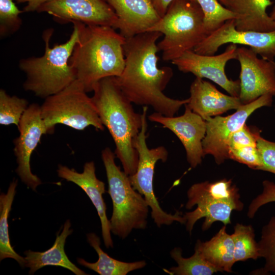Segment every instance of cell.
Returning <instances> with one entry per match:
<instances>
[{
    "label": "cell",
    "mask_w": 275,
    "mask_h": 275,
    "mask_svg": "<svg viewBox=\"0 0 275 275\" xmlns=\"http://www.w3.org/2000/svg\"><path fill=\"white\" fill-rule=\"evenodd\" d=\"M162 35L158 32H147L125 38V67L116 79L132 103L150 106L155 112L173 117L189 99H174L163 93L173 72L170 67H158L156 42Z\"/></svg>",
    "instance_id": "1"
},
{
    "label": "cell",
    "mask_w": 275,
    "mask_h": 275,
    "mask_svg": "<svg viewBox=\"0 0 275 275\" xmlns=\"http://www.w3.org/2000/svg\"><path fill=\"white\" fill-rule=\"evenodd\" d=\"M78 23L79 40L69 63L88 93L93 91L101 79L121 74L125 63V38L111 26Z\"/></svg>",
    "instance_id": "2"
},
{
    "label": "cell",
    "mask_w": 275,
    "mask_h": 275,
    "mask_svg": "<svg viewBox=\"0 0 275 275\" xmlns=\"http://www.w3.org/2000/svg\"><path fill=\"white\" fill-rule=\"evenodd\" d=\"M93 92L92 100L103 125L113 139L115 155L124 172L131 176L138 168L139 156L133 146V140L142 127V114L135 112L115 76L101 79Z\"/></svg>",
    "instance_id": "3"
},
{
    "label": "cell",
    "mask_w": 275,
    "mask_h": 275,
    "mask_svg": "<svg viewBox=\"0 0 275 275\" xmlns=\"http://www.w3.org/2000/svg\"><path fill=\"white\" fill-rule=\"evenodd\" d=\"M72 23L73 32L66 42L50 47L53 30H46L43 34L44 54L19 61V67L26 76L23 84L25 91L45 99L62 91L76 79L69 60L79 40V29L78 22Z\"/></svg>",
    "instance_id": "4"
},
{
    "label": "cell",
    "mask_w": 275,
    "mask_h": 275,
    "mask_svg": "<svg viewBox=\"0 0 275 275\" xmlns=\"http://www.w3.org/2000/svg\"><path fill=\"white\" fill-rule=\"evenodd\" d=\"M203 12L196 1L174 0L163 16L148 32L164 35L158 44L162 59L171 62L194 49L208 35Z\"/></svg>",
    "instance_id": "5"
},
{
    "label": "cell",
    "mask_w": 275,
    "mask_h": 275,
    "mask_svg": "<svg viewBox=\"0 0 275 275\" xmlns=\"http://www.w3.org/2000/svg\"><path fill=\"white\" fill-rule=\"evenodd\" d=\"M115 153L109 147L101 152L112 200L111 231L123 239L133 229L144 230L147 226L149 206L144 197L135 190L129 176L115 163Z\"/></svg>",
    "instance_id": "6"
},
{
    "label": "cell",
    "mask_w": 275,
    "mask_h": 275,
    "mask_svg": "<svg viewBox=\"0 0 275 275\" xmlns=\"http://www.w3.org/2000/svg\"><path fill=\"white\" fill-rule=\"evenodd\" d=\"M238 191L231 179L192 185L187 192L185 208L190 209L196 205L197 207L184 215L186 230L191 234L195 223L203 217V231L209 229L215 222H221L225 226L231 224L232 211H240L244 207Z\"/></svg>",
    "instance_id": "7"
},
{
    "label": "cell",
    "mask_w": 275,
    "mask_h": 275,
    "mask_svg": "<svg viewBox=\"0 0 275 275\" xmlns=\"http://www.w3.org/2000/svg\"><path fill=\"white\" fill-rule=\"evenodd\" d=\"M87 93L76 79L62 91L45 98L40 105L41 113L48 133H53L58 124L77 130L90 126L104 130L92 98Z\"/></svg>",
    "instance_id": "8"
},
{
    "label": "cell",
    "mask_w": 275,
    "mask_h": 275,
    "mask_svg": "<svg viewBox=\"0 0 275 275\" xmlns=\"http://www.w3.org/2000/svg\"><path fill=\"white\" fill-rule=\"evenodd\" d=\"M148 106H144L142 113V125L138 135L133 140V146L138 153L139 161L135 173L129 176L133 188L145 198L151 210V215L157 226L170 225L174 222L185 224L186 219L181 213H168L162 210L155 197L153 188V178L156 163L158 160L167 161L168 152L163 146L148 148L146 139L148 123Z\"/></svg>",
    "instance_id": "9"
},
{
    "label": "cell",
    "mask_w": 275,
    "mask_h": 275,
    "mask_svg": "<svg viewBox=\"0 0 275 275\" xmlns=\"http://www.w3.org/2000/svg\"><path fill=\"white\" fill-rule=\"evenodd\" d=\"M272 97L269 94L262 95L250 103L243 104L232 115L216 116L206 121V134L202 141L204 156H213L217 164L229 159L228 146L231 136L245 124L254 112L263 106H271Z\"/></svg>",
    "instance_id": "10"
},
{
    "label": "cell",
    "mask_w": 275,
    "mask_h": 275,
    "mask_svg": "<svg viewBox=\"0 0 275 275\" xmlns=\"http://www.w3.org/2000/svg\"><path fill=\"white\" fill-rule=\"evenodd\" d=\"M19 136L14 140V152L18 164L16 172L21 181L34 191L42 183L31 171V155L42 136L48 133L41 113V106L32 103L22 115L17 127Z\"/></svg>",
    "instance_id": "11"
},
{
    "label": "cell",
    "mask_w": 275,
    "mask_h": 275,
    "mask_svg": "<svg viewBox=\"0 0 275 275\" xmlns=\"http://www.w3.org/2000/svg\"><path fill=\"white\" fill-rule=\"evenodd\" d=\"M230 43L249 46L261 58L274 61L275 30L267 32L239 31L235 19L227 20L201 42L194 51L202 55H214L223 45Z\"/></svg>",
    "instance_id": "12"
},
{
    "label": "cell",
    "mask_w": 275,
    "mask_h": 275,
    "mask_svg": "<svg viewBox=\"0 0 275 275\" xmlns=\"http://www.w3.org/2000/svg\"><path fill=\"white\" fill-rule=\"evenodd\" d=\"M237 60L240 66L239 98L243 104L260 96H275V62L260 58L251 48L237 47Z\"/></svg>",
    "instance_id": "13"
},
{
    "label": "cell",
    "mask_w": 275,
    "mask_h": 275,
    "mask_svg": "<svg viewBox=\"0 0 275 275\" xmlns=\"http://www.w3.org/2000/svg\"><path fill=\"white\" fill-rule=\"evenodd\" d=\"M237 44H230L224 52L217 55H202L189 50L173 60L172 63L180 71L191 73L196 77L210 79L230 95L239 97V79H230L225 73L227 62L231 60H237Z\"/></svg>",
    "instance_id": "14"
},
{
    "label": "cell",
    "mask_w": 275,
    "mask_h": 275,
    "mask_svg": "<svg viewBox=\"0 0 275 275\" xmlns=\"http://www.w3.org/2000/svg\"><path fill=\"white\" fill-rule=\"evenodd\" d=\"M52 15L59 22L114 28L117 16L106 0H48L37 10Z\"/></svg>",
    "instance_id": "15"
},
{
    "label": "cell",
    "mask_w": 275,
    "mask_h": 275,
    "mask_svg": "<svg viewBox=\"0 0 275 275\" xmlns=\"http://www.w3.org/2000/svg\"><path fill=\"white\" fill-rule=\"evenodd\" d=\"M184 106V113L180 116L167 117L154 112L149 116L148 119L169 129L178 137L185 149L187 162L195 168L205 156L202 141L206 134V121L186 104Z\"/></svg>",
    "instance_id": "16"
},
{
    "label": "cell",
    "mask_w": 275,
    "mask_h": 275,
    "mask_svg": "<svg viewBox=\"0 0 275 275\" xmlns=\"http://www.w3.org/2000/svg\"><path fill=\"white\" fill-rule=\"evenodd\" d=\"M57 173L59 177L75 183L86 193L99 215L104 245L107 249L113 248L110 221L106 216V204L102 197L105 192V184L97 178L94 162L90 161L85 163L82 173H78L73 169L59 164Z\"/></svg>",
    "instance_id": "17"
},
{
    "label": "cell",
    "mask_w": 275,
    "mask_h": 275,
    "mask_svg": "<svg viewBox=\"0 0 275 275\" xmlns=\"http://www.w3.org/2000/svg\"><path fill=\"white\" fill-rule=\"evenodd\" d=\"M117 16L114 28L125 38L148 31L160 19L150 0H106Z\"/></svg>",
    "instance_id": "18"
},
{
    "label": "cell",
    "mask_w": 275,
    "mask_h": 275,
    "mask_svg": "<svg viewBox=\"0 0 275 275\" xmlns=\"http://www.w3.org/2000/svg\"><path fill=\"white\" fill-rule=\"evenodd\" d=\"M189 92V101L186 104L205 121L229 110H237L243 105L239 97L221 92L214 85L201 78L196 77L190 85Z\"/></svg>",
    "instance_id": "19"
},
{
    "label": "cell",
    "mask_w": 275,
    "mask_h": 275,
    "mask_svg": "<svg viewBox=\"0 0 275 275\" xmlns=\"http://www.w3.org/2000/svg\"><path fill=\"white\" fill-rule=\"evenodd\" d=\"M273 4L271 0H225L224 6L235 15L237 30L267 32L275 30L267 12Z\"/></svg>",
    "instance_id": "20"
},
{
    "label": "cell",
    "mask_w": 275,
    "mask_h": 275,
    "mask_svg": "<svg viewBox=\"0 0 275 275\" xmlns=\"http://www.w3.org/2000/svg\"><path fill=\"white\" fill-rule=\"evenodd\" d=\"M71 226L70 221L67 220L62 232L57 235L53 245L47 250L42 252L31 250L24 252L25 267L30 268V274H33L37 270L48 265L64 267L76 275L87 274L73 264L65 253L64 246L66 238L73 231L70 229Z\"/></svg>",
    "instance_id": "21"
},
{
    "label": "cell",
    "mask_w": 275,
    "mask_h": 275,
    "mask_svg": "<svg viewBox=\"0 0 275 275\" xmlns=\"http://www.w3.org/2000/svg\"><path fill=\"white\" fill-rule=\"evenodd\" d=\"M195 248L219 271L232 272L235 263L234 244L231 235L226 232L225 225L209 240H198Z\"/></svg>",
    "instance_id": "22"
},
{
    "label": "cell",
    "mask_w": 275,
    "mask_h": 275,
    "mask_svg": "<svg viewBox=\"0 0 275 275\" xmlns=\"http://www.w3.org/2000/svg\"><path fill=\"white\" fill-rule=\"evenodd\" d=\"M257 130L245 124L231 136L228 146L229 159L260 170L261 163L257 148Z\"/></svg>",
    "instance_id": "23"
},
{
    "label": "cell",
    "mask_w": 275,
    "mask_h": 275,
    "mask_svg": "<svg viewBox=\"0 0 275 275\" xmlns=\"http://www.w3.org/2000/svg\"><path fill=\"white\" fill-rule=\"evenodd\" d=\"M87 240L97 252L98 259L96 262L90 263L78 258L77 262L100 275H126L130 271L144 268L147 264L144 260L126 262L110 257L102 251L100 247V239L94 233L87 234Z\"/></svg>",
    "instance_id": "24"
},
{
    "label": "cell",
    "mask_w": 275,
    "mask_h": 275,
    "mask_svg": "<svg viewBox=\"0 0 275 275\" xmlns=\"http://www.w3.org/2000/svg\"><path fill=\"white\" fill-rule=\"evenodd\" d=\"M17 180H14L9 186L6 194L0 195V260L5 258L15 260L22 267H25L24 257L18 254L10 243L8 218L16 194Z\"/></svg>",
    "instance_id": "25"
},
{
    "label": "cell",
    "mask_w": 275,
    "mask_h": 275,
    "mask_svg": "<svg viewBox=\"0 0 275 275\" xmlns=\"http://www.w3.org/2000/svg\"><path fill=\"white\" fill-rule=\"evenodd\" d=\"M170 255L177 266L163 269V270L171 275H212L219 271L196 248L194 254L188 258L182 256V250L180 248L172 249Z\"/></svg>",
    "instance_id": "26"
},
{
    "label": "cell",
    "mask_w": 275,
    "mask_h": 275,
    "mask_svg": "<svg viewBox=\"0 0 275 275\" xmlns=\"http://www.w3.org/2000/svg\"><path fill=\"white\" fill-rule=\"evenodd\" d=\"M231 236L234 244L235 263L260 258L258 242L255 240L254 230L251 225L236 224Z\"/></svg>",
    "instance_id": "27"
},
{
    "label": "cell",
    "mask_w": 275,
    "mask_h": 275,
    "mask_svg": "<svg viewBox=\"0 0 275 275\" xmlns=\"http://www.w3.org/2000/svg\"><path fill=\"white\" fill-rule=\"evenodd\" d=\"M258 245L260 258H263L265 263L263 267L254 270L251 274L275 273V215L262 228Z\"/></svg>",
    "instance_id": "28"
},
{
    "label": "cell",
    "mask_w": 275,
    "mask_h": 275,
    "mask_svg": "<svg viewBox=\"0 0 275 275\" xmlns=\"http://www.w3.org/2000/svg\"><path fill=\"white\" fill-rule=\"evenodd\" d=\"M27 100L15 95L10 96L3 89L0 90V124L17 127L29 106Z\"/></svg>",
    "instance_id": "29"
},
{
    "label": "cell",
    "mask_w": 275,
    "mask_h": 275,
    "mask_svg": "<svg viewBox=\"0 0 275 275\" xmlns=\"http://www.w3.org/2000/svg\"><path fill=\"white\" fill-rule=\"evenodd\" d=\"M204 14V22L208 35L227 20L234 19L235 15L217 0H196Z\"/></svg>",
    "instance_id": "30"
},
{
    "label": "cell",
    "mask_w": 275,
    "mask_h": 275,
    "mask_svg": "<svg viewBox=\"0 0 275 275\" xmlns=\"http://www.w3.org/2000/svg\"><path fill=\"white\" fill-rule=\"evenodd\" d=\"M20 11L13 0H0V34L2 36L10 35L17 31L22 20Z\"/></svg>",
    "instance_id": "31"
},
{
    "label": "cell",
    "mask_w": 275,
    "mask_h": 275,
    "mask_svg": "<svg viewBox=\"0 0 275 275\" xmlns=\"http://www.w3.org/2000/svg\"><path fill=\"white\" fill-rule=\"evenodd\" d=\"M257 148L261 166L260 170L267 171L275 174V142L262 138L260 131L256 133Z\"/></svg>",
    "instance_id": "32"
},
{
    "label": "cell",
    "mask_w": 275,
    "mask_h": 275,
    "mask_svg": "<svg viewBox=\"0 0 275 275\" xmlns=\"http://www.w3.org/2000/svg\"><path fill=\"white\" fill-rule=\"evenodd\" d=\"M263 190L251 202L248 210L247 215L253 218L258 210L262 206L270 202H275V183L265 180L262 182Z\"/></svg>",
    "instance_id": "33"
},
{
    "label": "cell",
    "mask_w": 275,
    "mask_h": 275,
    "mask_svg": "<svg viewBox=\"0 0 275 275\" xmlns=\"http://www.w3.org/2000/svg\"><path fill=\"white\" fill-rule=\"evenodd\" d=\"M174 0H150L154 9L160 17L164 15L169 5Z\"/></svg>",
    "instance_id": "34"
},
{
    "label": "cell",
    "mask_w": 275,
    "mask_h": 275,
    "mask_svg": "<svg viewBox=\"0 0 275 275\" xmlns=\"http://www.w3.org/2000/svg\"><path fill=\"white\" fill-rule=\"evenodd\" d=\"M18 3H28L24 8L23 12H33L38 9L48 0H15Z\"/></svg>",
    "instance_id": "35"
},
{
    "label": "cell",
    "mask_w": 275,
    "mask_h": 275,
    "mask_svg": "<svg viewBox=\"0 0 275 275\" xmlns=\"http://www.w3.org/2000/svg\"><path fill=\"white\" fill-rule=\"evenodd\" d=\"M269 15L272 20L275 22V0H274V4L273 7Z\"/></svg>",
    "instance_id": "36"
},
{
    "label": "cell",
    "mask_w": 275,
    "mask_h": 275,
    "mask_svg": "<svg viewBox=\"0 0 275 275\" xmlns=\"http://www.w3.org/2000/svg\"><path fill=\"white\" fill-rule=\"evenodd\" d=\"M221 4H222L223 6L225 4V0H217Z\"/></svg>",
    "instance_id": "37"
},
{
    "label": "cell",
    "mask_w": 275,
    "mask_h": 275,
    "mask_svg": "<svg viewBox=\"0 0 275 275\" xmlns=\"http://www.w3.org/2000/svg\"><path fill=\"white\" fill-rule=\"evenodd\" d=\"M274 112H275V107H274Z\"/></svg>",
    "instance_id": "38"
}]
</instances>
